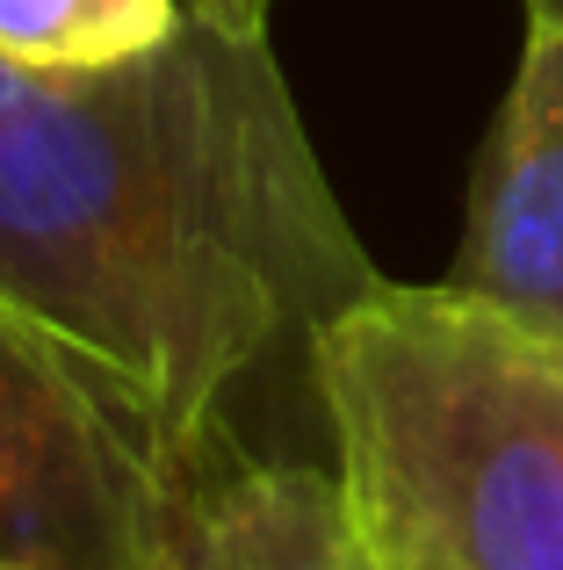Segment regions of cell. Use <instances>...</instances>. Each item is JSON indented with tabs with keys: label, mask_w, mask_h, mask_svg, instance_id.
<instances>
[{
	"label": "cell",
	"mask_w": 563,
	"mask_h": 570,
	"mask_svg": "<svg viewBox=\"0 0 563 570\" xmlns=\"http://www.w3.org/2000/svg\"><path fill=\"white\" fill-rule=\"evenodd\" d=\"M383 282L325 181L268 22L188 8L101 72L0 58V296L138 412L174 470L289 333Z\"/></svg>",
	"instance_id": "cell-1"
},
{
	"label": "cell",
	"mask_w": 563,
	"mask_h": 570,
	"mask_svg": "<svg viewBox=\"0 0 563 570\" xmlns=\"http://www.w3.org/2000/svg\"><path fill=\"white\" fill-rule=\"evenodd\" d=\"M304 347L383 570H563V340L463 282H368Z\"/></svg>",
	"instance_id": "cell-2"
},
{
	"label": "cell",
	"mask_w": 563,
	"mask_h": 570,
	"mask_svg": "<svg viewBox=\"0 0 563 570\" xmlns=\"http://www.w3.org/2000/svg\"><path fill=\"white\" fill-rule=\"evenodd\" d=\"M174 476L138 412L0 296V563L145 570Z\"/></svg>",
	"instance_id": "cell-3"
},
{
	"label": "cell",
	"mask_w": 563,
	"mask_h": 570,
	"mask_svg": "<svg viewBox=\"0 0 563 570\" xmlns=\"http://www.w3.org/2000/svg\"><path fill=\"white\" fill-rule=\"evenodd\" d=\"M448 282L563 340V22H527Z\"/></svg>",
	"instance_id": "cell-4"
},
{
	"label": "cell",
	"mask_w": 563,
	"mask_h": 570,
	"mask_svg": "<svg viewBox=\"0 0 563 570\" xmlns=\"http://www.w3.org/2000/svg\"><path fill=\"white\" fill-rule=\"evenodd\" d=\"M145 570H383L339 470L254 462L231 433L174 476Z\"/></svg>",
	"instance_id": "cell-5"
},
{
	"label": "cell",
	"mask_w": 563,
	"mask_h": 570,
	"mask_svg": "<svg viewBox=\"0 0 563 570\" xmlns=\"http://www.w3.org/2000/svg\"><path fill=\"white\" fill-rule=\"evenodd\" d=\"M188 0H0V58L29 72H101L159 51Z\"/></svg>",
	"instance_id": "cell-6"
},
{
	"label": "cell",
	"mask_w": 563,
	"mask_h": 570,
	"mask_svg": "<svg viewBox=\"0 0 563 570\" xmlns=\"http://www.w3.org/2000/svg\"><path fill=\"white\" fill-rule=\"evenodd\" d=\"M527 22H563V0H527Z\"/></svg>",
	"instance_id": "cell-7"
},
{
	"label": "cell",
	"mask_w": 563,
	"mask_h": 570,
	"mask_svg": "<svg viewBox=\"0 0 563 570\" xmlns=\"http://www.w3.org/2000/svg\"><path fill=\"white\" fill-rule=\"evenodd\" d=\"M0 570H8V563H0Z\"/></svg>",
	"instance_id": "cell-8"
}]
</instances>
